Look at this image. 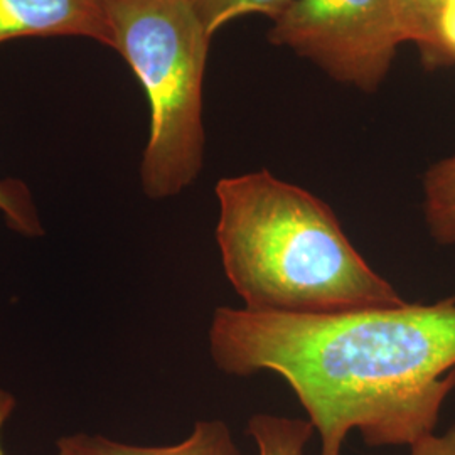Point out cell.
Returning a JSON list of instances; mask_svg holds the SVG:
<instances>
[{
  "label": "cell",
  "mask_w": 455,
  "mask_h": 455,
  "mask_svg": "<svg viewBox=\"0 0 455 455\" xmlns=\"http://www.w3.org/2000/svg\"><path fill=\"white\" fill-rule=\"evenodd\" d=\"M208 33L214 36L233 19L261 14L272 19L282 16L293 0H191Z\"/></svg>",
  "instance_id": "10"
},
{
  "label": "cell",
  "mask_w": 455,
  "mask_h": 455,
  "mask_svg": "<svg viewBox=\"0 0 455 455\" xmlns=\"http://www.w3.org/2000/svg\"><path fill=\"white\" fill-rule=\"evenodd\" d=\"M423 214L434 242L455 244V156L434 164L423 176Z\"/></svg>",
  "instance_id": "8"
},
{
  "label": "cell",
  "mask_w": 455,
  "mask_h": 455,
  "mask_svg": "<svg viewBox=\"0 0 455 455\" xmlns=\"http://www.w3.org/2000/svg\"><path fill=\"white\" fill-rule=\"evenodd\" d=\"M16 410V398L12 393H9L4 388H0V455H4V447H2V432L7 420Z\"/></svg>",
  "instance_id": "14"
},
{
  "label": "cell",
  "mask_w": 455,
  "mask_h": 455,
  "mask_svg": "<svg viewBox=\"0 0 455 455\" xmlns=\"http://www.w3.org/2000/svg\"><path fill=\"white\" fill-rule=\"evenodd\" d=\"M214 193L216 243L243 309L319 315L407 302L307 189L261 169L218 180Z\"/></svg>",
  "instance_id": "2"
},
{
  "label": "cell",
  "mask_w": 455,
  "mask_h": 455,
  "mask_svg": "<svg viewBox=\"0 0 455 455\" xmlns=\"http://www.w3.org/2000/svg\"><path fill=\"white\" fill-rule=\"evenodd\" d=\"M56 451V455H243L223 420L196 422L193 432L174 445H131L82 432L61 437Z\"/></svg>",
  "instance_id": "6"
},
{
  "label": "cell",
  "mask_w": 455,
  "mask_h": 455,
  "mask_svg": "<svg viewBox=\"0 0 455 455\" xmlns=\"http://www.w3.org/2000/svg\"><path fill=\"white\" fill-rule=\"evenodd\" d=\"M440 46L443 66L455 65V4H445L440 19Z\"/></svg>",
  "instance_id": "13"
},
{
  "label": "cell",
  "mask_w": 455,
  "mask_h": 455,
  "mask_svg": "<svg viewBox=\"0 0 455 455\" xmlns=\"http://www.w3.org/2000/svg\"><path fill=\"white\" fill-rule=\"evenodd\" d=\"M410 455H455V423L440 435L434 432L413 443Z\"/></svg>",
  "instance_id": "12"
},
{
  "label": "cell",
  "mask_w": 455,
  "mask_h": 455,
  "mask_svg": "<svg viewBox=\"0 0 455 455\" xmlns=\"http://www.w3.org/2000/svg\"><path fill=\"white\" fill-rule=\"evenodd\" d=\"M210 355L229 376H282L321 455H341L351 430L368 447H411L455 390V299L319 315L218 307Z\"/></svg>",
  "instance_id": "1"
},
{
  "label": "cell",
  "mask_w": 455,
  "mask_h": 455,
  "mask_svg": "<svg viewBox=\"0 0 455 455\" xmlns=\"http://www.w3.org/2000/svg\"><path fill=\"white\" fill-rule=\"evenodd\" d=\"M0 212L7 227L22 236L43 235V225L36 212L33 197L24 182L17 180H0Z\"/></svg>",
  "instance_id": "11"
},
{
  "label": "cell",
  "mask_w": 455,
  "mask_h": 455,
  "mask_svg": "<svg viewBox=\"0 0 455 455\" xmlns=\"http://www.w3.org/2000/svg\"><path fill=\"white\" fill-rule=\"evenodd\" d=\"M403 43H413L425 68L443 66L440 46V19L445 0H390Z\"/></svg>",
  "instance_id": "7"
},
{
  "label": "cell",
  "mask_w": 455,
  "mask_h": 455,
  "mask_svg": "<svg viewBox=\"0 0 455 455\" xmlns=\"http://www.w3.org/2000/svg\"><path fill=\"white\" fill-rule=\"evenodd\" d=\"M112 49L146 90L150 127L140 180L150 199L178 196L204 165L203 86L212 34L191 0H105Z\"/></svg>",
  "instance_id": "3"
},
{
  "label": "cell",
  "mask_w": 455,
  "mask_h": 455,
  "mask_svg": "<svg viewBox=\"0 0 455 455\" xmlns=\"http://www.w3.org/2000/svg\"><path fill=\"white\" fill-rule=\"evenodd\" d=\"M268 41L364 93L379 88L403 43L390 0H293Z\"/></svg>",
  "instance_id": "4"
},
{
  "label": "cell",
  "mask_w": 455,
  "mask_h": 455,
  "mask_svg": "<svg viewBox=\"0 0 455 455\" xmlns=\"http://www.w3.org/2000/svg\"><path fill=\"white\" fill-rule=\"evenodd\" d=\"M314 432L312 423L302 419L257 413L248 420L259 455H304Z\"/></svg>",
  "instance_id": "9"
},
{
  "label": "cell",
  "mask_w": 455,
  "mask_h": 455,
  "mask_svg": "<svg viewBox=\"0 0 455 455\" xmlns=\"http://www.w3.org/2000/svg\"><path fill=\"white\" fill-rule=\"evenodd\" d=\"M445 4H455V0H445Z\"/></svg>",
  "instance_id": "15"
},
{
  "label": "cell",
  "mask_w": 455,
  "mask_h": 455,
  "mask_svg": "<svg viewBox=\"0 0 455 455\" xmlns=\"http://www.w3.org/2000/svg\"><path fill=\"white\" fill-rule=\"evenodd\" d=\"M36 36L88 37L112 48L105 0H0V44Z\"/></svg>",
  "instance_id": "5"
}]
</instances>
